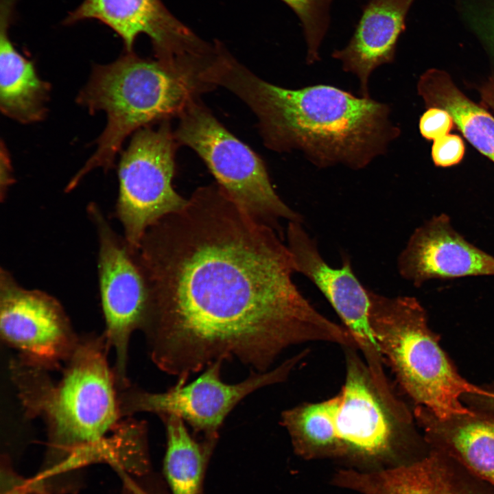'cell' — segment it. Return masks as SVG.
<instances>
[{"instance_id":"obj_1","label":"cell","mask_w":494,"mask_h":494,"mask_svg":"<svg viewBox=\"0 0 494 494\" xmlns=\"http://www.w3.org/2000/svg\"><path fill=\"white\" fill-rule=\"evenodd\" d=\"M136 255L149 293L142 330L150 356L176 383L225 360L267 372L291 346L346 338L297 288L279 232L216 184L152 225Z\"/></svg>"},{"instance_id":"obj_2","label":"cell","mask_w":494,"mask_h":494,"mask_svg":"<svg viewBox=\"0 0 494 494\" xmlns=\"http://www.w3.org/2000/svg\"><path fill=\"white\" fill-rule=\"evenodd\" d=\"M215 86L241 99L258 120L264 144L276 152L302 151L318 167H366L399 134L390 106L330 85L288 89L259 78L230 53L218 60Z\"/></svg>"},{"instance_id":"obj_3","label":"cell","mask_w":494,"mask_h":494,"mask_svg":"<svg viewBox=\"0 0 494 494\" xmlns=\"http://www.w3.org/2000/svg\"><path fill=\"white\" fill-rule=\"evenodd\" d=\"M104 336L80 338L60 379L19 358L11 378L29 417L42 419L55 445L78 454L91 452L120 421L113 369Z\"/></svg>"},{"instance_id":"obj_4","label":"cell","mask_w":494,"mask_h":494,"mask_svg":"<svg viewBox=\"0 0 494 494\" xmlns=\"http://www.w3.org/2000/svg\"><path fill=\"white\" fill-rule=\"evenodd\" d=\"M212 88L200 77L125 51L115 61L93 67L77 97L78 104L93 115L104 111L106 127L96 149L73 176L65 191L74 189L97 168L108 171L126 139L156 121L179 116L200 95Z\"/></svg>"},{"instance_id":"obj_5","label":"cell","mask_w":494,"mask_h":494,"mask_svg":"<svg viewBox=\"0 0 494 494\" xmlns=\"http://www.w3.org/2000/svg\"><path fill=\"white\" fill-rule=\"evenodd\" d=\"M370 322L383 359L419 405L440 419L473 414L463 395L491 396L456 370L429 329L426 312L412 296L390 297L369 290Z\"/></svg>"},{"instance_id":"obj_6","label":"cell","mask_w":494,"mask_h":494,"mask_svg":"<svg viewBox=\"0 0 494 494\" xmlns=\"http://www.w3.org/2000/svg\"><path fill=\"white\" fill-rule=\"evenodd\" d=\"M178 143L195 151L220 189L241 209L278 231L279 220L303 222L271 183L261 158L230 132L200 102L193 101L178 116Z\"/></svg>"},{"instance_id":"obj_7","label":"cell","mask_w":494,"mask_h":494,"mask_svg":"<svg viewBox=\"0 0 494 494\" xmlns=\"http://www.w3.org/2000/svg\"><path fill=\"white\" fill-rule=\"evenodd\" d=\"M177 145L165 120L156 128L147 126L136 131L121 154L115 211L124 237L134 251L152 225L187 202L172 185Z\"/></svg>"},{"instance_id":"obj_8","label":"cell","mask_w":494,"mask_h":494,"mask_svg":"<svg viewBox=\"0 0 494 494\" xmlns=\"http://www.w3.org/2000/svg\"><path fill=\"white\" fill-rule=\"evenodd\" d=\"M98 240L97 275L104 337L115 353L113 369L118 389L128 387V344L132 333L143 329L146 320L149 293L137 258L124 237L112 228L96 203L87 207Z\"/></svg>"},{"instance_id":"obj_9","label":"cell","mask_w":494,"mask_h":494,"mask_svg":"<svg viewBox=\"0 0 494 494\" xmlns=\"http://www.w3.org/2000/svg\"><path fill=\"white\" fill-rule=\"evenodd\" d=\"M306 354L303 351L270 371L253 373L234 384L222 380L223 362L216 361L192 382L176 384L164 392H150L129 386L118 390L121 416L141 412L159 416L174 414L195 432L203 434L204 438L217 440L226 416L242 399L257 389L284 381Z\"/></svg>"},{"instance_id":"obj_10","label":"cell","mask_w":494,"mask_h":494,"mask_svg":"<svg viewBox=\"0 0 494 494\" xmlns=\"http://www.w3.org/2000/svg\"><path fill=\"white\" fill-rule=\"evenodd\" d=\"M88 19L112 29L122 39L125 51H133L137 36L147 35L156 59L180 69L202 70L215 53V44L199 38L161 0H84L63 24Z\"/></svg>"},{"instance_id":"obj_11","label":"cell","mask_w":494,"mask_h":494,"mask_svg":"<svg viewBox=\"0 0 494 494\" xmlns=\"http://www.w3.org/2000/svg\"><path fill=\"white\" fill-rule=\"evenodd\" d=\"M0 335L22 361L47 370L66 362L80 338L60 303L27 289L8 270H0Z\"/></svg>"},{"instance_id":"obj_12","label":"cell","mask_w":494,"mask_h":494,"mask_svg":"<svg viewBox=\"0 0 494 494\" xmlns=\"http://www.w3.org/2000/svg\"><path fill=\"white\" fill-rule=\"evenodd\" d=\"M286 239L296 272L311 281L331 304L362 352L370 373L381 375L384 359L370 322L369 290L355 274L349 257L343 258L340 267L329 266L301 222H288Z\"/></svg>"},{"instance_id":"obj_13","label":"cell","mask_w":494,"mask_h":494,"mask_svg":"<svg viewBox=\"0 0 494 494\" xmlns=\"http://www.w3.org/2000/svg\"><path fill=\"white\" fill-rule=\"evenodd\" d=\"M346 377L338 395L334 432L338 452L378 456L390 448L395 423L403 424L388 410L378 395L367 368L346 347Z\"/></svg>"},{"instance_id":"obj_14","label":"cell","mask_w":494,"mask_h":494,"mask_svg":"<svg viewBox=\"0 0 494 494\" xmlns=\"http://www.w3.org/2000/svg\"><path fill=\"white\" fill-rule=\"evenodd\" d=\"M397 270L419 287L433 279L494 275V257L468 242L442 213L412 233L398 257Z\"/></svg>"},{"instance_id":"obj_15","label":"cell","mask_w":494,"mask_h":494,"mask_svg":"<svg viewBox=\"0 0 494 494\" xmlns=\"http://www.w3.org/2000/svg\"><path fill=\"white\" fill-rule=\"evenodd\" d=\"M414 1L368 0L349 43L333 52L332 57L342 62L344 71L358 78L361 97H370L371 73L394 60L398 39L405 29L406 16Z\"/></svg>"},{"instance_id":"obj_16","label":"cell","mask_w":494,"mask_h":494,"mask_svg":"<svg viewBox=\"0 0 494 494\" xmlns=\"http://www.w3.org/2000/svg\"><path fill=\"white\" fill-rule=\"evenodd\" d=\"M354 487L367 494H494L493 485L435 450L411 464L357 473Z\"/></svg>"},{"instance_id":"obj_17","label":"cell","mask_w":494,"mask_h":494,"mask_svg":"<svg viewBox=\"0 0 494 494\" xmlns=\"http://www.w3.org/2000/svg\"><path fill=\"white\" fill-rule=\"evenodd\" d=\"M17 0H1L0 110L23 124L41 121L47 116L51 84L42 80L34 62L15 47L9 35Z\"/></svg>"},{"instance_id":"obj_18","label":"cell","mask_w":494,"mask_h":494,"mask_svg":"<svg viewBox=\"0 0 494 494\" xmlns=\"http://www.w3.org/2000/svg\"><path fill=\"white\" fill-rule=\"evenodd\" d=\"M415 414L433 450L494 486V419L475 412L440 419L422 406Z\"/></svg>"},{"instance_id":"obj_19","label":"cell","mask_w":494,"mask_h":494,"mask_svg":"<svg viewBox=\"0 0 494 494\" xmlns=\"http://www.w3.org/2000/svg\"><path fill=\"white\" fill-rule=\"evenodd\" d=\"M417 91L428 108L447 110L467 141L494 163V117L486 109L468 98L440 69L423 73Z\"/></svg>"},{"instance_id":"obj_20","label":"cell","mask_w":494,"mask_h":494,"mask_svg":"<svg viewBox=\"0 0 494 494\" xmlns=\"http://www.w3.org/2000/svg\"><path fill=\"white\" fill-rule=\"evenodd\" d=\"M167 434L164 473L172 494H201L204 467L217 440L199 443L174 414L159 416Z\"/></svg>"},{"instance_id":"obj_21","label":"cell","mask_w":494,"mask_h":494,"mask_svg":"<svg viewBox=\"0 0 494 494\" xmlns=\"http://www.w3.org/2000/svg\"><path fill=\"white\" fill-rule=\"evenodd\" d=\"M338 395L318 403H306L285 410L281 424L301 451L338 452L334 415Z\"/></svg>"},{"instance_id":"obj_22","label":"cell","mask_w":494,"mask_h":494,"mask_svg":"<svg viewBox=\"0 0 494 494\" xmlns=\"http://www.w3.org/2000/svg\"><path fill=\"white\" fill-rule=\"evenodd\" d=\"M299 19L307 44V63L320 60L319 49L329 25L332 0H281Z\"/></svg>"},{"instance_id":"obj_23","label":"cell","mask_w":494,"mask_h":494,"mask_svg":"<svg viewBox=\"0 0 494 494\" xmlns=\"http://www.w3.org/2000/svg\"><path fill=\"white\" fill-rule=\"evenodd\" d=\"M465 153L462 139L458 134H448L434 141L432 158L434 165L448 167L461 162Z\"/></svg>"},{"instance_id":"obj_24","label":"cell","mask_w":494,"mask_h":494,"mask_svg":"<svg viewBox=\"0 0 494 494\" xmlns=\"http://www.w3.org/2000/svg\"><path fill=\"white\" fill-rule=\"evenodd\" d=\"M454 125L453 118L447 110L430 107L420 118L419 130L423 138L434 141L448 134Z\"/></svg>"},{"instance_id":"obj_25","label":"cell","mask_w":494,"mask_h":494,"mask_svg":"<svg viewBox=\"0 0 494 494\" xmlns=\"http://www.w3.org/2000/svg\"><path fill=\"white\" fill-rule=\"evenodd\" d=\"M13 169L9 152L3 141L0 151V198L3 202L9 188L14 183Z\"/></svg>"},{"instance_id":"obj_26","label":"cell","mask_w":494,"mask_h":494,"mask_svg":"<svg viewBox=\"0 0 494 494\" xmlns=\"http://www.w3.org/2000/svg\"><path fill=\"white\" fill-rule=\"evenodd\" d=\"M480 405L490 410L494 411V392L491 397L471 395Z\"/></svg>"},{"instance_id":"obj_27","label":"cell","mask_w":494,"mask_h":494,"mask_svg":"<svg viewBox=\"0 0 494 494\" xmlns=\"http://www.w3.org/2000/svg\"><path fill=\"white\" fill-rule=\"evenodd\" d=\"M482 102L485 107L492 110L494 113V86L485 93Z\"/></svg>"},{"instance_id":"obj_28","label":"cell","mask_w":494,"mask_h":494,"mask_svg":"<svg viewBox=\"0 0 494 494\" xmlns=\"http://www.w3.org/2000/svg\"><path fill=\"white\" fill-rule=\"evenodd\" d=\"M487 25L489 37L494 43V12L489 18Z\"/></svg>"}]
</instances>
